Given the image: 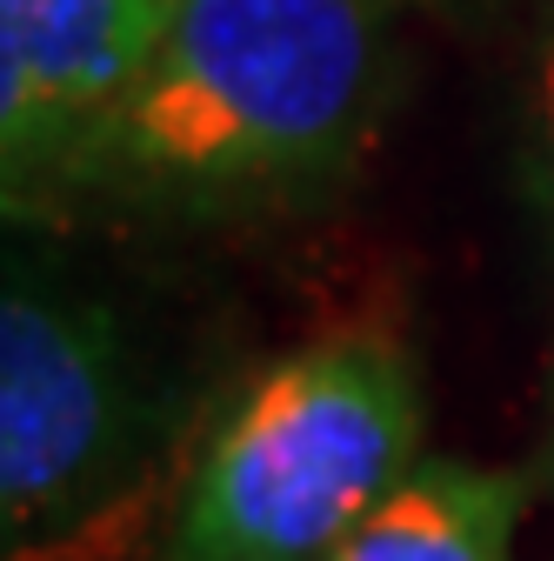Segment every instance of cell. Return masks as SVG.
<instances>
[{"mask_svg":"<svg viewBox=\"0 0 554 561\" xmlns=\"http://www.w3.org/2000/svg\"><path fill=\"white\" fill-rule=\"evenodd\" d=\"M174 0H0V168L8 201L81 187L88 154L141 88Z\"/></svg>","mask_w":554,"mask_h":561,"instance_id":"obj_4","label":"cell"},{"mask_svg":"<svg viewBox=\"0 0 554 561\" xmlns=\"http://www.w3.org/2000/svg\"><path fill=\"white\" fill-rule=\"evenodd\" d=\"M422 468L401 341L341 328L274 362L194 461L168 561H327Z\"/></svg>","mask_w":554,"mask_h":561,"instance_id":"obj_2","label":"cell"},{"mask_svg":"<svg viewBox=\"0 0 554 561\" xmlns=\"http://www.w3.org/2000/svg\"><path fill=\"white\" fill-rule=\"evenodd\" d=\"M154 448V401L127 355L120 321L54 288L47 274H8L0 301V522L8 561H81V541L134 495Z\"/></svg>","mask_w":554,"mask_h":561,"instance_id":"obj_3","label":"cell"},{"mask_svg":"<svg viewBox=\"0 0 554 561\" xmlns=\"http://www.w3.org/2000/svg\"><path fill=\"white\" fill-rule=\"evenodd\" d=\"M388 101L381 0H174L81 187L174 215L301 201L355 168Z\"/></svg>","mask_w":554,"mask_h":561,"instance_id":"obj_1","label":"cell"},{"mask_svg":"<svg viewBox=\"0 0 554 561\" xmlns=\"http://www.w3.org/2000/svg\"><path fill=\"white\" fill-rule=\"evenodd\" d=\"M515 474L474 461H422L327 561H515Z\"/></svg>","mask_w":554,"mask_h":561,"instance_id":"obj_5","label":"cell"},{"mask_svg":"<svg viewBox=\"0 0 554 561\" xmlns=\"http://www.w3.org/2000/svg\"><path fill=\"white\" fill-rule=\"evenodd\" d=\"M534 134H541V161L554 174V21H547L541 54H534Z\"/></svg>","mask_w":554,"mask_h":561,"instance_id":"obj_6","label":"cell"}]
</instances>
